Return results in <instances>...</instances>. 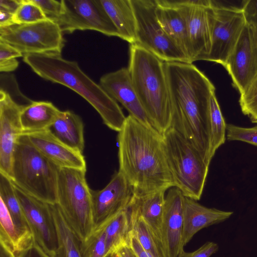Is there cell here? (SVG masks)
Returning a JSON list of instances; mask_svg holds the SVG:
<instances>
[{
  "label": "cell",
  "instance_id": "cell-42",
  "mask_svg": "<svg viewBox=\"0 0 257 257\" xmlns=\"http://www.w3.org/2000/svg\"><path fill=\"white\" fill-rule=\"evenodd\" d=\"M21 3V0H0V10L14 14Z\"/></svg>",
  "mask_w": 257,
  "mask_h": 257
},
{
  "label": "cell",
  "instance_id": "cell-6",
  "mask_svg": "<svg viewBox=\"0 0 257 257\" xmlns=\"http://www.w3.org/2000/svg\"><path fill=\"white\" fill-rule=\"evenodd\" d=\"M163 135L174 187L185 197L200 200L209 165L198 149L173 127Z\"/></svg>",
  "mask_w": 257,
  "mask_h": 257
},
{
  "label": "cell",
  "instance_id": "cell-10",
  "mask_svg": "<svg viewBox=\"0 0 257 257\" xmlns=\"http://www.w3.org/2000/svg\"><path fill=\"white\" fill-rule=\"evenodd\" d=\"M63 13L56 21L63 33L76 30H94L119 37L115 26L100 0H62Z\"/></svg>",
  "mask_w": 257,
  "mask_h": 257
},
{
  "label": "cell",
  "instance_id": "cell-30",
  "mask_svg": "<svg viewBox=\"0 0 257 257\" xmlns=\"http://www.w3.org/2000/svg\"><path fill=\"white\" fill-rule=\"evenodd\" d=\"M0 242L14 252L22 250L33 241L25 239L15 225L3 201L0 199Z\"/></svg>",
  "mask_w": 257,
  "mask_h": 257
},
{
  "label": "cell",
  "instance_id": "cell-41",
  "mask_svg": "<svg viewBox=\"0 0 257 257\" xmlns=\"http://www.w3.org/2000/svg\"><path fill=\"white\" fill-rule=\"evenodd\" d=\"M128 246L137 257H149L141 246L134 231L130 239Z\"/></svg>",
  "mask_w": 257,
  "mask_h": 257
},
{
  "label": "cell",
  "instance_id": "cell-35",
  "mask_svg": "<svg viewBox=\"0 0 257 257\" xmlns=\"http://www.w3.org/2000/svg\"><path fill=\"white\" fill-rule=\"evenodd\" d=\"M226 133L228 141H239L257 146V125L247 128L227 124Z\"/></svg>",
  "mask_w": 257,
  "mask_h": 257
},
{
  "label": "cell",
  "instance_id": "cell-33",
  "mask_svg": "<svg viewBox=\"0 0 257 257\" xmlns=\"http://www.w3.org/2000/svg\"><path fill=\"white\" fill-rule=\"evenodd\" d=\"M15 24L35 23L48 19L41 8L32 0H21L19 8L14 14Z\"/></svg>",
  "mask_w": 257,
  "mask_h": 257
},
{
  "label": "cell",
  "instance_id": "cell-40",
  "mask_svg": "<svg viewBox=\"0 0 257 257\" xmlns=\"http://www.w3.org/2000/svg\"><path fill=\"white\" fill-rule=\"evenodd\" d=\"M23 54L12 45L0 41V61L17 58Z\"/></svg>",
  "mask_w": 257,
  "mask_h": 257
},
{
  "label": "cell",
  "instance_id": "cell-14",
  "mask_svg": "<svg viewBox=\"0 0 257 257\" xmlns=\"http://www.w3.org/2000/svg\"><path fill=\"white\" fill-rule=\"evenodd\" d=\"M91 194L94 230L128 208L135 196L133 187L119 171L103 189H91Z\"/></svg>",
  "mask_w": 257,
  "mask_h": 257
},
{
  "label": "cell",
  "instance_id": "cell-27",
  "mask_svg": "<svg viewBox=\"0 0 257 257\" xmlns=\"http://www.w3.org/2000/svg\"><path fill=\"white\" fill-rule=\"evenodd\" d=\"M0 199L4 202L21 235L27 240H33V233L16 194L12 182L2 173H0Z\"/></svg>",
  "mask_w": 257,
  "mask_h": 257
},
{
  "label": "cell",
  "instance_id": "cell-3",
  "mask_svg": "<svg viewBox=\"0 0 257 257\" xmlns=\"http://www.w3.org/2000/svg\"><path fill=\"white\" fill-rule=\"evenodd\" d=\"M23 61L41 78L78 93L97 111L104 124L116 132L120 131L126 117L121 108L99 84L81 69L77 62L55 53L25 54Z\"/></svg>",
  "mask_w": 257,
  "mask_h": 257
},
{
  "label": "cell",
  "instance_id": "cell-7",
  "mask_svg": "<svg viewBox=\"0 0 257 257\" xmlns=\"http://www.w3.org/2000/svg\"><path fill=\"white\" fill-rule=\"evenodd\" d=\"M85 172L76 169L60 168L57 185V204L82 242L94 230L91 189Z\"/></svg>",
  "mask_w": 257,
  "mask_h": 257
},
{
  "label": "cell",
  "instance_id": "cell-13",
  "mask_svg": "<svg viewBox=\"0 0 257 257\" xmlns=\"http://www.w3.org/2000/svg\"><path fill=\"white\" fill-rule=\"evenodd\" d=\"M13 184L35 241L46 253L56 257L59 241L50 204L30 195Z\"/></svg>",
  "mask_w": 257,
  "mask_h": 257
},
{
  "label": "cell",
  "instance_id": "cell-15",
  "mask_svg": "<svg viewBox=\"0 0 257 257\" xmlns=\"http://www.w3.org/2000/svg\"><path fill=\"white\" fill-rule=\"evenodd\" d=\"M24 105L17 103L8 92L1 89L0 173L10 179L15 146L23 133L20 114Z\"/></svg>",
  "mask_w": 257,
  "mask_h": 257
},
{
  "label": "cell",
  "instance_id": "cell-36",
  "mask_svg": "<svg viewBox=\"0 0 257 257\" xmlns=\"http://www.w3.org/2000/svg\"><path fill=\"white\" fill-rule=\"evenodd\" d=\"M42 10L45 16L55 23L63 13L62 1L55 0H32Z\"/></svg>",
  "mask_w": 257,
  "mask_h": 257
},
{
  "label": "cell",
  "instance_id": "cell-1",
  "mask_svg": "<svg viewBox=\"0 0 257 257\" xmlns=\"http://www.w3.org/2000/svg\"><path fill=\"white\" fill-rule=\"evenodd\" d=\"M119 170L143 195L174 187L166 156L163 135L128 115L118 132Z\"/></svg>",
  "mask_w": 257,
  "mask_h": 257
},
{
  "label": "cell",
  "instance_id": "cell-38",
  "mask_svg": "<svg viewBox=\"0 0 257 257\" xmlns=\"http://www.w3.org/2000/svg\"><path fill=\"white\" fill-rule=\"evenodd\" d=\"M218 249L217 244L207 241L194 251L188 252L183 250L179 257H210L215 253Z\"/></svg>",
  "mask_w": 257,
  "mask_h": 257
},
{
  "label": "cell",
  "instance_id": "cell-2",
  "mask_svg": "<svg viewBox=\"0 0 257 257\" xmlns=\"http://www.w3.org/2000/svg\"><path fill=\"white\" fill-rule=\"evenodd\" d=\"M172 112V127L210 164L208 115L215 88L192 63L164 62Z\"/></svg>",
  "mask_w": 257,
  "mask_h": 257
},
{
  "label": "cell",
  "instance_id": "cell-20",
  "mask_svg": "<svg viewBox=\"0 0 257 257\" xmlns=\"http://www.w3.org/2000/svg\"><path fill=\"white\" fill-rule=\"evenodd\" d=\"M158 21L172 42L191 63V50L186 21L176 1L156 0Z\"/></svg>",
  "mask_w": 257,
  "mask_h": 257
},
{
  "label": "cell",
  "instance_id": "cell-47",
  "mask_svg": "<svg viewBox=\"0 0 257 257\" xmlns=\"http://www.w3.org/2000/svg\"><path fill=\"white\" fill-rule=\"evenodd\" d=\"M108 257H118L115 253H113L109 255Z\"/></svg>",
  "mask_w": 257,
  "mask_h": 257
},
{
  "label": "cell",
  "instance_id": "cell-18",
  "mask_svg": "<svg viewBox=\"0 0 257 257\" xmlns=\"http://www.w3.org/2000/svg\"><path fill=\"white\" fill-rule=\"evenodd\" d=\"M99 85L115 101H118L131 115L149 127L152 124L133 85L127 68L123 67L102 76Z\"/></svg>",
  "mask_w": 257,
  "mask_h": 257
},
{
  "label": "cell",
  "instance_id": "cell-4",
  "mask_svg": "<svg viewBox=\"0 0 257 257\" xmlns=\"http://www.w3.org/2000/svg\"><path fill=\"white\" fill-rule=\"evenodd\" d=\"M129 56L134 87L153 127L163 135L172 122L164 62L136 43L130 45Z\"/></svg>",
  "mask_w": 257,
  "mask_h": 257
},
{
  "label": "cell",
  "instance_id": "cell-16",
  "mask_svg": "<svg viewBox=\"0 0 257 257\" xmlns=\"http://www.w3.org/2000/svg\"><path fill=\"white\" fill-rule=\"evenodd\" d=\"M224 67L240 94L257 75V47L251 27L246 24Z\"/></svg>",
  "mask_w": 257,
  "mask_h": 257
},
{
  "label": "cell",
  "instance_id": "cell-37",
  "mask_svg": "<svg viewBox=\"0 0 257 257\" xmlns=\"http://www.w3.org/2000/svg\"><path fill=\"white\" fill-rule=\"evenodd\" d=\"M241 9L246 24L251 27L257 26V0L243 1Z\"/></svg>",
  "mask_w": 257,
  "mask_h": 257
},
{
  "label": "cell",
  "instance_id": "cell-43",
  "mask_svg": "<svg viewBox=\"0 0 257 257\" xmlns=\"http://www.w3.org/2000/svg\"><path fill=\"white\" fill-rule=\"evenodd\" d=\"M19 61L16 58L0 61V71L10 72L15 70L19 66Z\"/></svg>",
  "mask_w": 257,
  "mask_h": 257
},
{
  "label": "cell",
  "instance_id": "cell-19",
  "mask_svg": "<svg viewBox=\"0 0 257 257\" xmlns=\"http://www.w3.org/2000/svg\"><path fill=\"white\" fill-rule=\"evenodd\" d=\"M23 134L34 147L59 168L86 170L83 154L63 144L48 129Z\"/></svg>",
  "mask_w": 257,
  "mask_h": 257
},
{
  "label": "cell",
  "instance_id": "cell-11",
  "mask_svg": "<svg viewBox=\"0 0 257 257\" xmlns=\"http://www.w3.org/2000/svg\"><path fill=\"white\" fill-rule=\"evenodd\" d=\"M214 11L211 47L207 61L224 66L246 25L241 8L211 1Z\"/></svg>",
  "mask_w": 257,
  "mask_h": 257
},
{
  "label": "cell",
  "instance_id": "cell-12",
  "mask_svg": "<svg viewBox=\"0 0 257 257\" xmlns=\"http://www.w3.org/2000/svg\"><path fill=\"white\" fill-rule=\"evenodd\" d=\"M186 21L191 63L207 61L211 47L214 11L211 0L176 1Z\"/></svg>",
  "mask_w": 257,
  "mask_h": 257
},
{
  "label": "cell",
  "instance_id": "cell-21",
  "mask_svg": "<svg viewBox=\"0 0 257 257\" xmlns=\"http://www.w3.org/2000/svg\"><path fill=\"white\" fill-rule=\"evenodd\" d=\"M233 214L215 208H208L196 200L185 197L183 208L182 242L184 246L201 229L225 221Z\"/></svg>",
  "mask_w": 257,
  "mask_h": 257
},
{
  "label": "cell",
  "instance_id": "cell-26",
  "mask_svg": "<svg viewBox=\"0 0 257 257\" xmlns=\"http://www.w3.org/2000/svg\"><path fill=\"white\" fill-rule=\"evenodd\" d=\"M166 191L161 190L140 196L135 195L134 198L138 214L144 219L153 234L161 242Z\"/></svg>",
  "mask_w": 257,
  "mask_h": 257
},
{
  "label": "cell",
  "instance_id": "cell-5",
  "mask_svg": "<svg viewBox=\"0 0 257 257\" xmlns=\"http://www.w3.org/2000/svg\"><path fill=\"white\" fill-rule=\"evenodd\" d=\"M59 169L34 147L24 134L19 137L10 179L14 184L43 202L57 204Z\"/></svg>",
  "mask_w": 257,
  "mask_h": 257
},
{
  "label": "cell",
  "instance_id": "cell-46",
  "mask_svg": "<svg viewBox=\"0 0 257 257\" xmlns=\"http://www.w3.org/2000/svg\"><path fill=\"white\" fill-rule=\"evenodd\" d=\"M249 26V25H248ZM251 31L252 32L253 36L254 39L256 47H257V26L256 27H251Z\"/></svg>",
  "mask_w": 257,
  "mask_h": 257
},
{
  "label": "cell",
  "instance_id": "cell-25",
  "mask_svg": "<svg viewBox=\"0 0 257 257\" xmlns=\"http://www.w3.org/2000/svg\"><path fill=\"white\" fill-rule=\"evenodd\" d=\"M60 112L61 110L49 101H32L25 105L20 114L23 133L48 129Z\"/></svg>",
  "mask_w": 257,
  "mask_h": 257
},
{
  "label": "cell",
  "instance_id": "cell-24",
  "mask_svg": "<svg viewBox=\"0 0 257 257\" xmlns=\"http://www.w3.org/2000/svg\"><path fill=\"white\" fill-rule=\"evenodd\" d=\"M117 29L119 37L130 44L136 43V20L131 0H100Z\"/></svg>",
  "mask_w": 257,
  "mask_h": 257
},
{
  "label": "cell",
  "instance_id": "cell-44",
  "mask_svg": "<svg viewBox=\"0 0 257 257\" xmlns=\"http://www.w3.org/2000/svg\"><path fill=\"white\" fill-rule=\"evenodd\" d=\"M14 14L0 10V28H5L15 25Z\"/></svg>",
  "mask_w": 257,
  "mask_h": 257
},
{
  "label": "cell",
  "instance_id": "cell-39",
  "mask_svg": "<svg viewBox=\"0 0 257 257\" xmlns=\"http://www.w3.org/2000/svg\"><path fill=\"white\" fill-rule=\"evenodd\" d=\"M15 255L16 257H53L46 253L36 242L34 239L25 248L15 252Z\"/></svg>",
  "mask_w": 257,
  "mask_h": 257
},
{
  "label": "cell",
  "instance_id": "cell-45",
  "mask_svg": "<svg viewBox=\"0 0 257 257\" xmlns=\"http://www.w3.org/2000/svg\"><path fill=\"white\" fill-rule=\"evenodd\" d=\"M115 253L118 257H137L129 246H123Z\"/></svg>",
  "mask_w": 257,
  "mask_h": 257
},
{
  "label": "cell",
  "instance_id": "cell-23",
  "mask_svg": "<svg viewBox=\"0 0 257 257\" xmlns=\"http://www.w3.org/2000/svg\"><path fill=\"white\" fill-rule=\"evenodd\" d=\"M133 200L128 208L120 211L104 224L108 256L121 247L129 246L134 231Z\"/></svg>",
  "mask_w": 257,
  "mask_h": 257
},
{
  "label": "cell",
  "instance_id": "cell-31",
  "mask_svg": "<svg viewBox=\"0 0 257 257\" xmlns=\"http://www.w3.org/2000/svg\"><path fill=\"white\" fill-rule=\"evenodd\" d=\"M134 232L141 246L149 257H168L162 242L153 234L138 214L134 200Z\"/></svg>",
  "mask_w": 257,
  "mask_h": 257
},
{
  "label": "cell",
  "instance_id": "cell-32",
  "mask_svg": "<svg viewBox=\"0 0 257 257\" xmlns=\"http://www.w3.org/2000/svg\"><path fill=\"white\" fill-rule=\"evenodd\" d=\"M83 257H108L104 224L81 243Z\"/></svg>",
  "mask_w": 257,
  "mask_h": 257
},
{
  "label": "cell",
  "instance_id": "cell-28",
  "mask_svg": "<svg viewBox=\"0 0 257 257\" xmlns=\"http://www.w3.org/2000/svg\"><path fill=\"white\" fill-rule=\"evenodd\" d=\"M57 229L59 248L57 257H83L82 241L72 230L57 204H50Z\"/></svg>",
  "mask_w": 257,
  "mask_h": 257
},
{
  "label": "cell",
  "instance_id": "cell-9",
  "mask_svg": "<svg viewBox=\"0 0 257 257\" xmlns=\"http://www.w3.org/2000/svg\"><path fill=\"white\" fill-rule=\"evenodd\" d=\"M59 25L43 21L0 28V41L14 47L22 54H61L65 39Z\"/></svg>",
  "mask_w": 257,
  "mask_h": 257
},
{
  "label": "cell",
  "instance_id": "cell-17",
  "mask_svg": "<svg viewBox=\"0 0 257 257\" xmlns=\"http://www.w3.org/2000/svg\"><path fill=\"white\" fill-rule=\"evenodd\" d=\"M185 196L177 188L168 189L165 198L162 225V243L168 257H179L184 250L182 242Z\"/></svg>",
  "mask_w": 257,
  "mask_h": 257
},
{
  "label": "cell",
  "instance_id": "cell-8",
  "mask_svg": "<svg viewBox=\"0 0 257 257\" xmlns=\"http://www.w3.org/2000/svg\"><path fill=\"white\" fill-rule=\"evenodd\" d=\"M136 20V44L164 62L190 63L160 26L156 0H131Z\"/></svg>",
  "mask_w": 257,
  "mask_h": 257
},
{
  "label": "cell",
  "instance_id": "cell-34",
  "mask_svg": "<svg viewBox=\"0 0 257 257\" xmlns=\"http://www.w3.org/2000/svg\"><path fill=\"white\" fill-rule=\"evenodd\" d=\"M239 103L242 113L253 123H257V75L241 94Z\"/></svg>",
  "mask_w": 257,
  "mask_h": 257
},
{
  "label": "cell",
  "instance_id": "cell-29",
  "mask_svg": "<svg viewBox=\"0 0 257 257\" xmlns=\"http://www.w3.org/2000/svg\"><path fill=\"white\" fill-rule=\"evenodd\" d=\"M209 136L208 156L211 161L216 151L225 141L226 124L222 115L215 93L211 96L208 115Z\"/></svg>",
  "mask_w": 257,
  "mask_h": 257
},
{
  "label": "cell",
  "instance_id": "cell-22",
  "mask_svg": "<svg viewBox=\"0 0 257 257\" xmlns=\"http://www.w3.org/2000/svg\"><path fill=\"white\" fill-rule=\"evenodd\" d=\"M48 130L63 144L76 151L83 153L84 124L78 115L70 110L61 111Z\"/></svg>",
  "mask_w": 257,
  "mask_h": 257
}]
</instances>
